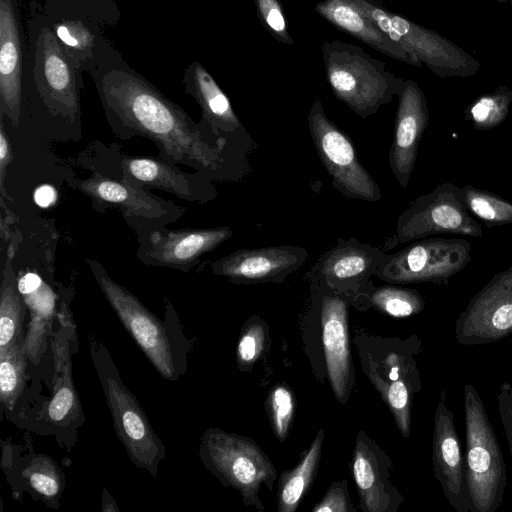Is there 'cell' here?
Returning a JSON list of instances; mask_svg holds the SVG:
<instances>
[{"instance_id": "obj_1", "label": "cell", "mask_w": 512, "mask_h": 512, "mask_svg": "<svg viewBox=\"0 0 512 512\" xmlns=\"http://www.w3.org/2000/svg\"><path fill=\"white\" fill-rule=\"evenodd\" d=\"M107 121L121 139L153 141L160 157L208 175L222 171L224 138L208 133L177 104L133 70L102 37L89 71Z\"/></svg>"}, {"instance_id": "obj_2", "label": "cell", "mask_w": 512, "mask_h": 512, "mask_svg": "<svg viewBox=\"0 0 512 512\" xmlns=\"http://www.w3.org/2000/svg\"><path fill=\"white\" fill-rule=\"evenodd\" d=\"M361 369L389 408L404 438L411 432L414 395L421 390L416 356L422 343L417 335L405 339L358 331L353 337Z\"/></svg>"}, {"instance_id": "obj_3", "label": "cell", "mask_w": 512, "mask_h": 512, "mask_svg": "<svg viewBox=\"0 0 512 512\" xmlns=\"http://www.w3.org/2000/svg\"><path fill=\"white\" fill-rule=\"evenodd\" d=\"M321 50L333 94L360 117L372 116L399 94L404 81L363 48L332 40L324 42Z\"/></svg>"}, {"instance_id": "obj_4", "label": "cell", "mask_w": 512, "mask_h": 512, "mask_svg": "<svg viewBox=\"0 0 512 512\" xmlns=\"http://www.w3.org/2000/svg\"><path fill=\"white\" fill-rule=\"evenodd\" d=\"M464 417V462L471 512H495L504 499L506 464L482 399L472 384L464 386Z\"/></svg>"}, {"instance_id": "obj_5", "label": "cell", "mask_w": 512, "mask_h": 512, "mask_svg": "<svg viewBox=\"0 0 512 512\" xmlns=\"http://www.w3.org/2000/svg\"><path fill=\"white\" fill-rule=\"evenodd\" d=\"M90 356L108 404L116 434L133 464L156 476L166 449L137 398L126 388L104 344L90 341Z\"/></svg>"}, {"instance_id": "obj_6", "label": "cell", "mask_w": 512, "mask_h": 512, "mask_svg": "<svg viewBox=\"0 0 512 512\" xmlns=\"http://www.w3.org/2000/svg\"><path fill=\"white\" fill-rule=\"evenodd\" d=\"M199 455L224 486L239 491L245 505L264 511L259 492L263 485L273 490L277 470L253 439L210 428L201 437Z\"/></svg>"}, {"instance_id": "obj_7", "label": "cell", "mask_w": 512, "mask_h": 512, "mask_svg": "<svg viewBox=\"0 0 512 512\" xmlns=\"http://www.w3.org/2000/svg\"><path fill=\"white\" fill-rule=\"evenodd\" d=\"M471 260V243L462 238L426 237L385 254L375 276L392 284L447 285Z\"/></svg>"}, {"instance_id": "obj_8", "label": "cell", "mask_w": 512, "mask_h": 512, "mask_svg": "<svg viewBox=\"0 0 512 512\" xmlns=\"http://www.w3.org/2000/svg\"><path fill=\"white\" fill-rule=\"evenodd\" d=\"M86 262L107 301L154 368L166 380L178 379L173 343L164 322L115 282L98 261L87 259Z\"/></svg>"}, {"instance_id": "obj_9", "label": "cell", "mask_w": 512, "mask_h": 512, "mask_svg": "<svg viewBox=\"0 0 512 512\" xmlns=\"http://www.w3.org/2000/svg\"><path fill=\"white\" fill-rule=\"evenodd\" d=\"M437 234L483 235L482 226L466 206L462 187L451 182L420 195L399 215L392 247Z\"/></svg>"}, {"instance_id": "obj_10", "label": "cell", "mask_w": 512, "mask_h": 512, "mask_svg": "<svg viewBox=\"0 0 512 512\" xmlns=\"http://www.w3.org/2000/svg\"><path fill=\"white\" fill-rule=\"evenodd\" d=\"M307 120L312 141L333 187L348 198L380 200L379 185L359 161L350 137L327 117L319 99L314 100Z\"/></svg>"}, {"instance_id": "obj_11", "label": "cell", "mask_w": 512, "mask_h": 512, "mask_svg": "<svg viewBox=\"0 0 512 512\" xmlns=\"http://www.w3.org/2000/svg\"><path fill=\"white\" fill-rule=\"evenodd\" d=\"M33 35L30 73L38 97L51 113L73 121L80 115L81 74L72 65L44 16Z\"/></svg>"}, {"instance_id": "obj_12", "label": "cell", "mask_w": 512, "mask_h": 512, "mask_svg": "<svg viewBox=\"0 0 512 512\" xmlns=\"http://www.w3.org/2000/svg\"><path fill=\"white\" fill-rule=\"evenodd\" d=\"M310 283L319 311L327 377L335 398L344 405L356 384L348 327L350 296L317 282Z\"/></svg>"}, {"instance_id": "obj_13", "label": "cell", "mask_w": 512, "mask_h": 512, "mask_svg": "<svg viewBox=\"0 0 512 512\" xmlns=\"http://www.w3.org/2000/svg\"><path fill=\"white\" fill-rule=\"evenodd\" d=\"M455 339L467 346L490 344L512 334V265L495 274L455 320Z\"/></svg>"}, {"instance_id": "obj_14", "label": "cell", "mask_w": 512, "mask_h": 512, "mask_svg": "<svg viewBox=\"0 0 512 512\" xmlns=\"http://www.w3.org/2000/svg\"><path fill=\"white\" fill-rule=\"evenodd\" d=\"M232 235L228 226L176 230L161 227L140 234L137 256L147 265L186 270Z\"/></svg>"}, {"instance_id": "obj_15", "label": "cell", "mask_w": 512, "mask_h": 512, "mask_svg": "<svg viewBox=\"0 0 512 512\" xmlns=\"http://www.w3.org/2000/svg\"><path fill=\"white\" fill-rule=\"evenodd\" d=\"M385 254L354 237H339L337 244L318 259L305 278L352 296L375 276Z\"/></svg>"}, {"instance_id": "obj_16", "label": "cell", "mask_w": 512, "mask_h": 512, "mask_svg": "<svg viewBox=\"0 0 512 512\" xmlns=\"http://www.w3.org/2000/svg\"><path fill=\"white\" fill-rule=\"evenodd\" d=\"M308 259L306 249L280 245L240 249L212 263V273L239 284L282 283Z\"/></svg>"}, {"instance_id": "obj_17", "label": "cell", "mask_w": 512, "mask_h": 512, "mask_svg": "<svg viewBox=\"0 0 512 512\" xmlns=\"http://www.w3.org/2000/svg\"><path fill=\"white\" fill-rule=\"evenodd\" d=\"M432 462L435 478L456 512H471L472 504L465 475V462L454 414L442 392L434 413Z\"/></svg>"}, {"instance_id": "obj_18", "label": "cell", "mask_w": 512, "mask_h": 512, "mask_svg": "<svg viewBox=\"0 0 512 512\" xmlns=\"http://www.w3.org/2000/svg\"><path fill=\"white\" fill-rule=\"evenodd\" d=\"M351 467L362 512L398 510L404 497L391 482L392 462L364 431H359L356 436Z\"/></svg>"}, {"instance_id": "obj_19", "label": "cell", "mask_w": 512, "mask_h": 512, "mask_svg": "<svg viewBox=\"0 0 512 512\" xmlns=\"http://www.w3.org/2000/svg\"><path fill=\"white\" fill-rule=\"evenodd\" d=\"M398 97L388 164L399 185L406 188L415 167L420 140L428 125V110L423 93L413 81L403 83Z\"/></svg>"}, {"instance_id": "obj_20", "label": "cell", "mask_w": 512, "mask_h": 512, "mask_svg": "<svg viewBox=\"0 0 512 512\" xmlns=\"http://www.w3.org/2000/svg\"><path fill=\"white\" fill-rule=\"evenodd\" d=\"M122 180L142 189H160L187 201L205 202L216 192L201 172L189 174L160 158L126 157L120 163Z\"/></svg>"}, {"instance_id": "obj_21", "label": "cell", "mask_w": 512, "mask_h": 512, "mask_svg": "<svg viewBox=\"0 0 512 512\" xmlns=\"http://www.w3.org/2000/svg\"><path fill=\"white\" fill-rule=\"evenodd\" d=\"M77 189L98 204L119 207L129 218L170 222L184 213L183 208L173 202H168L123 180L110 179L98 173L79 181Z\"/></svg>"}, {"instance_id": "obj_22", "label": "cell", "mask_w": 512, "mask_h": 512, "mask_svg": "<svg viewBox=\"0 0 512 512\" xmlns=\"http://www.w3.org/2000/svg\"><path fill=\"white\" fill-rule=\"evenodd\" d=\"M24 76L16 0H0V110L13 126L19 123Z\"/></svg>"}, {"instance_id": "obj_23", "label": "cell", "mask_w": 512, "mask_h": 512, "mask_svg": "<svg viewBox=\"0 0 512 512\" xmlns=\"http://www.w3.org/2000/svg\"><path fill=\"white\" fill-rule=\"evenodd\" d=\"M75 8L64 5L49 8L44 15L64 52L79 74L90 71L95 63L102 34L90 17L74 13Z\"/></svg>"}, {"instance_id": "obj_24", "label": "cell", "mask_w": 512, "mask_h": 512, "mask_svg": "<svg viewBox=\"0 0 512 512\" xmlns=\"http://www.w3.org/2000/svg\"><path fill=\"white\" fill-rule=\"evenodd\" d=\"M183 83L185 91L201 108L202 124L212 133L224 138L223 133H235L242 128L228 97L199 62L193 61L187 66Z\"/></svg>"}, {"instance_id": "obj_25", "label": "cell", "mask_w": 512, "mask_h": 512, "mask_svg": "<svg viewBox=\"0 0 512 512\" xmlns=\"http://www.w3.org/2000/svg\"><path fill=\"white\" fill-rule=\"evenodd\" d=\"M314 9L332 25L375 50L395 59L415 63L414 58L399 43L350 5L337 0H323Z\"/></svg>"}, {"instance_id": "obj_26", "label": "cell", "mask_w": 512, "mask_h": 512, "mask_svg": "<svg viewBox=\"0 0 512 512\" xmlns=\"http://www.w3.org/2000/svg\"><path fill=\"white\" fill-rule=\"evenodd\" d=\"M325 432L320 429L298 464L283 471L278 481L277 511L294 512L310 490L317 474Z\"/></svg>"}, {"instance_id": "obj_27", "label": "cell", "mask_w": 512, "mask_h": 512, "mask_svg": "<svg viewBox=\"0 0 512 512\" xmlns=\"http://www.w3.org/2000/svg\"><path fill=\"white\" fill-rule=\"evenodd\" d=\"M350 302L357 306L374 307L396 318L418 314L425 307V300L417 290L392 283L374 286L371 280L350 296Z\"/></svg>"}, {"instance_id": "obj_28", "label": "cell", "mask_w": 512, "mask_h": 512, "mask_svg": "<svg viewBox=\"0 0 512 512\" xmlns=\"http://www.w3.org/2000/svg\"><path fill=\"white\" fill-rule=\"evenodd\" d=\"M67 342L53 341L57 372L60 373L54 394L48 404L47 417L54 424H65L79 412L78 397L73 385L70 356Z\"/></svg>"}, {"instance_id": "obj_29", "label": "cell", "mask_w": 512, "mask_h": 512, "mask_svg": "<svg viewBox=\"0 0 512 512\" xmlns=\"http://www.w3.org/2000/svg\"><path fill=\"white\" fill-rule=\"evenodd\" d=\"M13 278L11 269L6 268L0 296V349L21 342L25 308Z\"/></svg>"}, {"instance_id": "obj_30", "label": "cell", "mask_w": 512, "mask_h": 512, "mask_svg": "<svg viewBox=\"0 0 512 512\" xmlns=\"http://www.w3.org/2000/svg\"><path fill=\"white\" fill-rule=\"evenodd\" d=\"M462 190L469 212L479 218L485 226L512 224V202L498 194L471 185H465Z\"/></svg>"}, {"instance_id": "obj_31", "label": "cell", "mask_w": 512, "mask_h": 512, "mask_svg": "<svg viewBox=\"0 0 512 512\" xmlns=\"http://www.w3.org/2000/svg\"><path fill=\"white\" fill-rule=\"evenodd\" d=\"M24 345L19 342L0 349V399L11 409L22 392L25 376Z\"/></svg>"}, {"instance_id": "obj_32", "label": "cell", "mask_w": 512, "mask_h": 512, "mask_svg": "<svg viewBox=\"0 0 512 512\" xmlns=\"http://www.w3.org/2000/svg\"><path fill=\"white\" fill-rule=\"evenodd\" d=\"M24 479L34 493L47 503L55 502L63 490L58 467L44 456H37L31 461L24 470Z\"/></svg>"}, {"instance_id": "obj_33", "label": "cell", "mask_w": 512, "mask_h": 512, "mask_svg": "<svg viewBox=\"0 0 512 512\" xmlns=\"http://www.w3.org/2000/svg\"><path fill=\"white\" fill-rule=\"evenodd\" d=\"M268 340V327L259 318H250L243 326L238 345L237 363L241 370H249L259 359Z\"/></svg>"}, {"instance_id": "obj_34", "label": "cell", "mask_w": 512, "mask_h": 512, "mask_svg": "<svg viewBox=\"0 0 512 512\" xmlns=\"http://www.w3.org/2000/svg\"><path fill=\"white\" fill-rule=\"evenodd\" d=\"M295 401L292 391L286 385H277L266 399V409L275 436L284 441L288 435L293 416Z\"/></svg>"}, {"instance_id": "obj_35", "label": "cell", "mask_w": 512, "mask_h": 512, "mask_svg": "<svg viewBox=\"0 0 512 512\" xmlns=\"http://www.w3.org/2000/svg\"><path fill=\"white\" fill-rule=\"evenodd\" d=\"M509 99L505 95H489L478 99L466 113V120L478 131L499 126L506 118Z\"/></svg>"}, {"instance_id": "obj_36", "label": "cell", "mask_w": 512, "mask_h": 512, "mask_svg": "<svg viewBox=\"0 0 512 512\" xmlns=\"http://www.w3.org/2000/svg\"><path fill=\"white\" fill-rule=\"evenodd\" d=\"M257 15L266 30L279 42L292 45L285 15L278 0H254Z\"/></svg>"}, {"instance_id": "obj_37", "label": "cell", "mask_w": 512, "mask_h": 512, "mask_svg": "<svg viewBox=\"0 0 512 512\" xmlns=\"http://www.w3.org/2000/svg\"><path fill=\"white\" fill-rule=\"evenodd\" d=\"M348 493L346 480L331 484L324 497L312 508V512H356Z\"/></svg>"}, {"instance_id": "obj_38", "label": "cell", "mask_w": 512, "mask_h": 512, "mask_svg": "<svg viewBox=\"0 0 512 512\" xmlns=\"http://www.w3.org/2000/svg\"><path fill=\"white\" fill-rule=\"evenodd\" d=\"M497 408L512 458V386L503 382L497 395Z\"/></svg>"}, {"instance_id": "obj_39", "label": "cell", "mask_w": 512, "mask_h": 512, "mask_svg": "<svg viewBox=\"0 0 512 512\" xmlns=\"http://www.w3.org/2000/svg\"><path fill=\"white\" fill-rule=\"evenodd\" d=\"M0 124V183L2 196L8 198L4 191V180L6 175V169L11 161L12 155L10 142L5 133L2 120Z\"/></svg>"}, {"instance_id": "obj_40", "label": "cell", "mask_w": 512, "mask_h": 512, "mask_svg": "<svg viewBox=\"0 0 512 512\" xmlns=\"http://www.w3.org/2000/svg\"><path fill=\"white\" fill-rule=\"evenodd\" d=\"M57 193L51 185H42L35 190L34 200L40 207L46 208L53 205L56 201Z\"/></svg>"}, {"instance_id": "obj_41", "label": "cell", "mask_w": 512, "mask_h": 512, "mask_svg": "<svg viewBox=\"0 0 512 512\" xmlns=\"http://www.w3.org/2000/svg\"><path fill=\"white\" fill-rule=\"evenodd\" d=\"M42 285L41 278L35 273L25 274L17 284L18 291L23 295L36 292Z\"/></svg>"}, {"instance_id": "obj_42", "label": "cell", "mask_w": 512, "mask_h": 512, "mask_svg": "<svg viewBox=\"0 0 512 512\" xmlns=\"http://www.w3.org/2000/svg\"><path fill=\"white\" fill-rule=\"evenodd\" d=\"M92 1H96V0H92ZM98 1L104 2L105 0H98Z\"/></svg>"}]
</instances>
